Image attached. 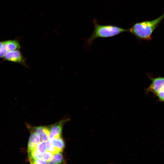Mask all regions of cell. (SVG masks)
<instances>
[{
  "label": "cell",
  "mask_w": 164,
  "mask_h": 164,
  "mask_svg": "<svg viewBox=\"0 0 164 164\" xmlns=\"http://www.w3.org/2000/svg\"><path fill=\"white\" fill-rule=\"evenodd\" d=\"M151 83L146 92H151L155 95L164 92V77H150Z\"/></svg>",
  "instance_id": "3957f363"
},
{
  "label": "cell",
  "mask_w": 164,
  "mask_h": 164,
  "mask_svg": "<svg viewBox=\"0 0 164 164\" xmlns=\"http://www.w3.org/2000/svg\"><path fill=\"white\" fill-rule=\"evenodd\" d=\"M156 96L160 101L164 102V92L157 94Z\"/></svg>",
  "instance_id": "e0dca14e"
},
{
  "label": "cell",
  "mask_w": 164,
  "mask_h": 164,
  "mask_svg": "<svg viewBox=\"0 0 164 164\" xmlns=\"http://www.w3.org/2000/svg\"><path fill=\"white\" fill-rule=\"evenodd\" d=\"M94 30L92 34L87 39L85 45L87 47L91 46L94 41L98 38H108L114 36L123 32H128V29L112 25H101L97 20L94 19L93 20Z\"/></svg>",
  "instance_id": "6da1fadb"
},
{
  "label": "cell",
  "mask_w": 164,
  "mask_h": 164,
  "mask_svg": "<svg viewBox=\"0 0 164 164\" xmlns=\"http://www.w3.org/2000/svg\"><path fill=\"white\" fill-rule=\"evenodd\" d=\"M2 46V42H0V50L1 49Z\"/></svg>",
  "instance_id": "ac0fdd59"
},
{
  "label": "cell",
  "mask_w": 164,
  "mask_h": 164,
  "mask_svg": "<svg viewBox=\"0 0 164 164\" xmlns=\"http://www.w3.org/2000/svg\"><path fill=\"white\" fill-rule=\"evenodd\" d=\"M2 44L8 52L19 50L21 47L17 40H9L2 42Z\"/></svg>",
  "instance_id": "52a82bcc"
},
{
  "label": "cell",
  "mask_w": 164,
  "mask_h": 164,
  "mask_svg": "<svg viewBox=\"0 0 164 164\" xmlns=\"http://www.w3.org/2000/svg\"><path fill=\"white\" fill-rule=\"evenodd\" d=\"M36 148L39 152L43 154L46 149V142L43 141L39 142L37 145Z\"/></svg>",
  "instance_id": "4fadbf2b"
},
{
  "label": "cell",
  "mask_w": 164,
  "mask_h": 164,
  "mask_svg": "<svg viewBox=\"0 0 164 164\" xmlns=\"http://www.w3.org/2000/svg\"><path fill=\"white\" fill-rule=\"evenodd\" d=\"M164 18V12L160 17L154 20L136 23L128 29V32L138 39L151 40L153 32Z\"/></svg>",
  "instance_id": "7a4b0ae2"
},
{
  "label": "cell",
  "mask_w": 164,
  "mask_h": 164,
  "mask_svg": "<svg viewBox=\"0 0 164 164\" xmlns=\"http://www.w3.org/2000/svg\"><path fill=\"white\" fill-rule=\"evenodd\" d=\"M53 145L62 152L64 147V143L61 137L49 139Z\"/></svg>",
  "instance_id": "30bf717a"
},
{
  "label": "cell",
  "mask_w": 164,
  "mask_h": 164,
  "mask_svg": "<svg viewBox=\"0 0 164 164\" xmlns=\"http://www.w3.org/2000/svg\"><path fill=\"white\" fill-rule=\"evenodd\" d=\"M29 161L31 164H33L36 160L42 158V154L39 152L36 147L28 151Z\"/></svg>",
  "instance_id": "9c48e42d"
},
{
  "label": "cell",
  "mask_w": 164,
  "mask_h": 164,
  "mask_svg": "<svg viewBox=\"0 0 164 164\" xmlns=\"http://www.w3.org/2000/svg\"><path fill=\"white\" fill-rule=\"evenodd\" d=\"M32 132H34L38 134L40 136L41 141L46 142L49 138L50 129L49 127L46 126H39L31 127Z\"/></svg>",
  "instance_id": "8992f818"
},
{
  "label": "cell",
  "mask_w": 164,
  "mask_h": 164,
  "mask_svg": "<svg viewBox=\"0 0 164 164\" xmlns=\"http://www.w3.org/2000/svg\"><path fill=\"white\" fill-rule=\"evenodd\" d=\"M48 162L44 160L42 158H39L35 160L33 162V164H46Z\"/></svg>",
  "instance_id": "2e32d148"
},
{
  "label": "cell",
  "mask_w": 164,
  "mask_h": 164,
  "mask_svg": "<svg viewBox=\"0 0 164 164\" xmlns=\"http://www.w3.org/2000/svg\"><path fill=\"white\" fill-rule=\"evenodd\" d=\"M53 156V154L50 151L47 150L43 154L42 158L44 160L48 162Z\"/></svg>",
  "instance_id": "5bb4252c"
},
{
  "label": "cell",
  "mask_w": 164,
  "mask_h": 164,
  "mask_svg": "<svg viewBox=\"0 0 164 164\" xmlns=\"http://www.w3.org/2000/svg\"><path fill=\"white\" fill-rule=\"evenodd\" d=\"M45 142L46 149L51 152L53 154L61 152L60 150L53 145L49 139Z\"/></svg>",
  "instance_id": "7c38bea8"
},
{
  "label": "cell",
  "mask_w": 164,
  "mask_h": 164,
  "mask_svg": "<svg viewBox=\"0 0 164 164\" xmlns=\"http://www.w3.org/2000/svg\"><path fill=\"white\" fill-rule=\"evenodd\" d=\"M7 52V51L4 47L2 44V47L0 50V57L2 58L4 56Z\"/></svg>",
  "instance_id": "9a60e30c"
},
{
  "label": "cell",
  "mask_w": 164,
  "mask_h": 164,
  "mask_svg": "<svg viewBox=\"0 0 164 164\" xmlns=\"http://www.w3.org/2000/svg\"><path fill=\"white\" fill-rule=\"evenodd\" d=\"M67 119H63L58 122L51 125L50 128L49 139L61 137L63 125Z\"/></svg>",
  "instance_id": "5b68a950"
},
{
  "label": "cell",
  "mask_w": 164,
  "mask_h": 164,
  "mask_svg": "<svg viewBox=\"0 0 164 164\" xmlns=\"http://www.w3.org/2000/svg\"><path fill=\"white\" fill-rule=\"evenodd\" d=\"M4 57L7 60L26 65L25 59L21 52L18 50L8 52Z\"/></svg>",
  "instance_id": "277c9868"
},
{
  "label": "cell",
  "mask_w": 164,
  "mask_h": 164,
  "mask_svg": "<svg viewBox=\"0 0 164 164\" xmlns=\"http://www.w3.org/2000/svg\"><path fill=\"white\" fill-rule=\"evenodd\" d=\"M40 141V137L38 134L34 132H32L29 139L28 151H29L36 148Z\"/></svg>",
  "instance_id": "ba28073f"
},
{
  "label": "cell",
  "mask_w": 164,
  "mask_h": 164,
  "mask_svg": "<svg viewBox=\"0 0 164 164\" xmlns=\"http://www.w3.org/2000/svg\"><path fill=\"white\" fill-rule=\"evenodd\" d=\"M63 160L62 155L60 152L55 153L53 155L51 159L48 162L49 164H59L62 163Z\"/></svg>",
  "instance_id": "8fae6325"
}]
</instances>
